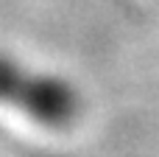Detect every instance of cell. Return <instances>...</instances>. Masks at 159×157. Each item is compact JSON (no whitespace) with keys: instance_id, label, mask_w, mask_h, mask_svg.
<instances>
[{"instance_id":"cell-1","label":"cell","mask_w":159,"mask_h":157,"mask_svg":"<svg viewBox=\"0 0 159 157\" xmlns=\"http://www.w3.org/2000/svg\"><path fill=\"white\" fill-rule=\"evenodd\" d=\"M0 104L28 115L45 129H67L78 121L84 101L75 84L0 53Z\"/></svg>"}]
</instances>
